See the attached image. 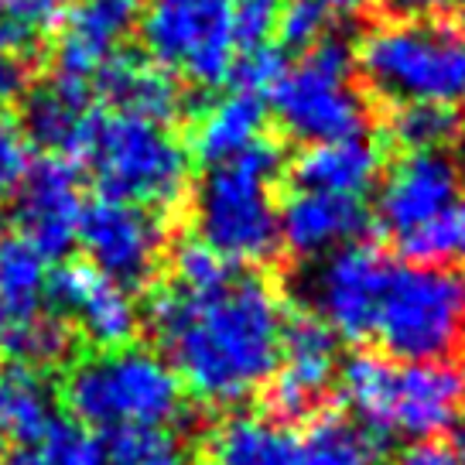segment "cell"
Here are the masks:
<instances>
[{
    "mask_svg": "<svg viewBox=\"0 0 465 465\" xmlns=\"http://www.w3.org/2000/svg\"><path fill=\"white\" fill-rule=\"evenodd\" d=\"M281 0H232V42L236 55L263 48L274 38Z\"/></svg>",
    "mask_w": 465,
    "mask_h": 465,
    "instance_id": "35",
    "label": "cell"
},
{
    "mask_svg": "<svg viewBox=\"0 0 465 465\" xmlns=\"http://www.w3.org/2000/svg\"><path fill=\"white\" fill-rule=\"evenodd\" d=\"M230 271V261L213 253L203 240H189L174 253V281H182V284H213V281L226 277Z\"/></svg>",
    "mask_w": 465,
    "mask_h": 465,
    "instance_id": "36",
    "label": "cell"
},
{
    "mask_svg": "<svg viewBox=\"0 0 465 465\" xmlns=\"http://www.w3.org/2000/svg\"><path fill=\"white\" fill-rule=\"evenodd\" d=\"M79 161L96 178L103 195L144 209H168L189 189V151L168 124L144 116L96 110Z\"/></svg>",
    "mask_w": 465,
    "mask_h": 465,
    "instance_id": "4",
    "label": "cell"
},
{
    "mask_svg": "<svg viewBox=\"0 0 465 465\" xmlns=\"http://www.w3.org/2000/svg\"><path fill=\"white\" fill-rule=\"evenodd\" d=\"M55 418L52 391L35 366H0V451L38 441Z\"/></svg>",
    "mask_w": 465,
    "mask_h": 465,
    "instance_id": "22",
    "label": "cell"
},
{
    "mask_svg": "<svg viewBox=\"0 0 465 465\" xmlns=\"http://www.w3.org/2000/svg\"><path fill=\"white\" fill-rule=\"evenodd\" d=\"M325 11H360L366 0H319Z\"/></svg>",
    "mask_w": 465,
    "mask_h": 465,
    "instance_id": "41",
    "label": "cell"
},
{
    "mask_svg": "<svg viewBox=\"0 0 465 465\" xmlns=\"http://www.w3.org/2000/svg\"><path fill=\"white\" fill-rule=\"evenodd\" d=\"M288 73V58L284 48H253L243 55L232 58V69L226 75V83L232 89H243V93H257V96H271V89L277 86V79Z\"/></svg>",
    "mask_w": 465,
    "mask_h": 465,
    "instance_id": "33",
    "label": "cell"
},
{
    "mask_svg": "<svg viewBox=\"0 0 465 465\" xmlns=\"http://www.w3.org/2000/svg\"><path fill=\"white\" fill-rule=\"evenodd\" d=\"M93 79L100 86V96L116 114H134L144 120H158V124H168L182 114L178 79L147 58L120 52Z\"/></svg>",
    "mask_w": 465,
    "mask_h": 465,
    "instance_id": "20",
    "label": "cell"
},
{
    "mask_svg": "<svg viewBox=\"0 0 465 465\" xmlns=\"http://www.w3.org/2000/svg\"><path fill=\"white\" fill-rule=\"evenodd\" d=\"M356 69L383 100L459 106L465 103V31L441 21L380 25L356 48Z\"/></svg>",
    "mask_w": 465,
    "mask_h": 465,
    "instance_id": "5",
    "label": "cell"
},
{
    "mask_svg": "<svg viewBox=\"0 0 465 465\" xmlns=\"http://www.w3.org/2000/svg\"><path fill=\"white\" fill-rule=\"evenodd\" d=\"M383 168V151L366 134L339 137L308 147L291 164V182L298 192H332L360 199Z\"/></svg>",
    "mask_w": 465,
    "mask_h": 465,
    "instance_id": "19",
    "label": "cell"
},
{
    "mask_svg": "<svg viewBox=\"0 0 465 465\" xmlns=\"http://www.w3.org/2000/svg\"><path fill=\"white\" fill-rule=\"evenodd\" d=\"M75 243L83 247L93 271L134 291L158 274L168 232L154 209L100 195L83 205Z\"/></svg>",
    "mask_w": 465,
    "mask_h": 465,
    "instance_id": "9",
    "label": "cell"
},
{
    "mask_svg": "<svg viewBox=\"0 0 465 465\" xmlns=\"http://www.w3.org/2000/svg\"><path fill=\"white\" fill-rule=\"evenodd\" d=\"M263 124H267V103L257 93H243L232 89L230 96L213 103L192 134V151L203 161L205 168L223 164V161L236 158L240 151H247L253 141L263 137Z\"/></svg>",
    "mask_w": 465,
    "mask_h": 465,
    "instance_id": "21",
    "label": "cell"
},
{
    "mask_svg": "<svg viewBox=\"0 0 465 465\" xmlns=\"http://www.w3.org/2000/svg\"><path fill=\"white\" fill-rule=\"evenodd\" d=\"M151 332L182 387L203 404L230 407L277 373L284 308L263 277L243 271L213 284L172 281L151 302Z\"/></svg>",
    "mask_w": 465,
    "mask_h": 465,
    "instance_id": "1",
    "label": "cell"
},
{
    "mask_svg": "<svg viewBox=\"0 0 465 465\" xmlns=\"http://www.w3.org/2000/svg\"><path fill=\"white\" fill-rule=\"evenodd\" d=\"M391 261L370 243H346L325 253L312 271L302 274V302L335 335L360 342L373 335L377 305Z\"/></svg>",
    "mask_w": 465,
    "mask_h": 465,
    "instance_id": "10",
    "label": "cell"
},
{
    "mask_svg": "<svg viewBox=\"0 0 465 465\" xmlns=\"http://www.w3.org/2000/svg\"><path fill=\"white\" fill-rule=\"evenodd\" d=\"M15 203V232H21L48 261L65 257L75 243L86 205L73 164L62 158L38 161Z\"/></svg>",
    "mask_w": 465,
    "mask_h": 465,
    "instance_id": "13",
    "label": "cell"
},
{
    "mask_svg": "<svg viewBox=\"0 0 465 465\" xmlns=\"http://www.w3.org/2000/svg\"><path fill=\"white\" fill-rule=\"evenodd\" d=\"M141 38L151 62L195 86L226 83L236 58L232 0H144Z\"/></svg>",
    "mask_w": 465,
    "mask_h": 465,
    "instance_id": "8",
    "label": "cell"
},
{
    "mask_svg": "<svg viewBox=\"0 0 465 465\" xmlns=\"http://www.w3.org/2000/svg\"><path fill=\"white\" fill-rule=\"evenodd\" d=\"M284 151L253 141L236 158L213 164L195 189V230L205 247L230 263H263L281 247L274 185Z\"/></svg>",
    "mask_w": 465,
    "mask_h": 465,
    "instance_id": "2",
    "label": "cell"
},
{
    "mask_svg": "<svg viewBox=\"0 0 465 465\" xmlns=\"http://www.w3.org/2000/svg\"><path fill=\"white\" fill-rule=\"evenodd\" d=\"M387 445L339 411H319L298 441V465H377Z\"/></svg>",
    "mask_w": 465,
    "mask_h": 465,
    "instance_id": "25",
    "label": "cell"
},
{
    "mask_svg": "<svg viewBox=\"0 0 465 465\" xmlns=\"http://www.w3.org/2000/svg\"><path fill=\"white\" fill-rule=\"evenodd\" d=\"M25 89V62L7 42H0V106L15 100Z\"/></svg>",
    "mask_w": 465,
    "mask_h": 465,
    "instance_id": "37",
    "label": "cell"
},
{
    "mask_svg": "<svg viewBox=\"0 0 465 465\" xmlns=\"http://www.w3.org/2000/svg\"><path fill=\"white\" fill-rule=\"evenodd\" d=\"M7 346V322H4V315H0V349Z\"/></svg>",
    "mask_w": 465,
    "mask_h": 465,
    "instance_id": "42",
    "label": "cell"
},
{
    "mask_svg": "<svg viewBox=\"0 0 465 465\" xmlns=\"http://www.w3.org/2000/svg\"><path fill=\"white\" fill-rule=\"evenodd\" d=\"M462 199V172L441 151H411L391 172L380 195V223L401 240Z\"/></svg>",
    "mask_w": 465,
    "mask_h": 465,
    "instance_id": "15",
    "label": "cell"
},
{
    "mask_svg": "<svg viewBox=\"0 0 465 465\" xmlns=\"http://www.w3.org/2000/svg\"><path fill=\"white\" fill-rule=\"evenodd\" d=\"M465 380L455 366L407 363L397 366L391 391V435L428 438L449 431L462 407Z\"/></svg>",
    "mask_w": 465,
    "mask_h": 465,
    "instance_id": "17",
    "label": "cell"
},
{
    "mask_svg": "<svg viewBox=\"0 0 465 465\" xmlns=\"http://www.w3.org/2000/svg\"><path fill=\"white\" fill-rule=\"evenodd\" d=\"M335 339L339 335L312 312H298L284 319V332H281L284 363L277 366V373L267 383L271 421H305L319 414L325 391L332 383Z\"/></svg>",
    "mask_w": 465,
    "mask_h": 465,
    "instance_id": "11",
    "label": "cell"
},
{
    "mask_svg": "<svg viewBox=\"0 0 465 465\" xmlns=\"http://www.w3.org/2000/svg\"><path fill=\"white\" fill-rule=\"evenodd\" d=\"M73 346V325L58 315L55 308H45L25 322L7 325V346L25 366H48L58 363Z\"/></svg>",
    "mask_w": 465,
    "mask_h": 465,
    "instance_id": "29",
    "label": "cell"
},
{
    "mask_svg": "<svg viewBox=\"0 0 465 465\" xmlns=\"http://www.w3.org/2000/svg\"><path fill=\"white\" fill-rule=\"evenodd\" d=\"M4 465H62V462L45 449L42 441H31V445H17V449L7 451Z\"/></svg>",
    "mask_w": 465,
    "mask_h": 465,
    "instance_id": "39",
    "label": "cell"
},
{
    "mask_svg": "<svg viewBox=\"0 0 465 465\" xmlns=\"http://www.w3.org/2000/svg\"><path fill=\"white\" fill-rule=\"evenodd\" d=\"M397 465H462L455 449L441 445V441H418L397 455Z\"/></svg>",
    "mask_w": 465,
    "mask_h": 465,
    "instance_id": "38",
    "label": "cell"
},
{
    "mask_svg": "<svg viewBox=\"0 0 465 465\" xmlns=\"http://www.w3.org/2000/svg\"><path fill=\"white\" fill-rule=\"evenodd\" d=\"M352 73L356 48L342 35H322L271 89L281 131L312 144L363 134L366 103L352 89Z\"/></svg>",
    "mask_w": 465,
    "mask_h": 465,
    "instance_id": "7",
    "label": "cell"
},
{
    "mask_svg": "<svg viewBox=\"0 0 465 465\" xmlns=\"http://www.w3.org/2000/svg\"><path fill=\"white\" fill-rule=\"evenodd\" d=\"M65 404L75 424L120 431V428H168L182 414L185 387L164 356L141 346L96 349L65 377Z\"/></svg>",
    "mask_w": 465,
    "mask_h": 465,
    "instance_id": "3",
    "label": "cell"
},
{
    "mask_svg": "<svg viewBox=\"0 0 465 465\" xmlns=\"http://www.w3.org/2000/svg\"><path fill=\"white\" fill-rule=\"evenodd\" d=\"M93 116H96V106L89 100V83L55 73L25 96L21 127L35 147L79 158V147L93 127Z\"/></svg>",
    "mask_w": 465,
    "mask_h": 465,
    "instance_id": "18",
    "label": "cell"
},
{
    "mask_svg": "<svg viewBox=\"0 0 465 465\" xmlns=\"http://www.w3.org/2000/svg\"><path fill=\"white\" fill-rule=\"evenodd\" d=\"M449 0H393L397 11H407V15H428V11H438L445 7Z\"/></svg>",
    "mask_w": 465,
    "mask_h": 465,
    "instance_id": "40",
    "label": "cell"
},
{
    "mask_svg": "<svg viewBox=\"0 0 465 465\" xmlns=\"http://www.w3.org/2000/svg\"><path fill=\"white\" fill-rule=\"evenodd\" d=\"M48 305L100 349L131 346L141 325L131 291L89 263H62L48 274Z\"/></svg>",
    "mask_w": 465,
    "mask_h": 465,
    "instance_id": "12",
    "label": "cell"
},
{
    "mask_svg": "<svg viewBox=\"0 0 465 465\" xmlns=\"http://www.w3.org/2000/svg\"><path fill=\"white\" fill-rule=\"evenodd\" d=\"M397 247L414 263H451L465 261V199H455L449 209L404 232Z\"/></svg>",
    "mask_w": 465,
    "mask_h": 465,
    "instance_id": "28",
    "label": "cell"
},
{
    "mask_svg": "<svg viewBox=\"0 0 465 465\" xmlns=\"http://www.w3.org/2000/svg\"><path fill=\"white\" fill-rule=\"evenodd\" d=\"M213 465H298V438L271 418L236 414L209 435Z\"/></svg>",
    "mask_w": 465,
    "mask_h": 465,
    "instance_id": "23",
    "label": "cell"
},
{
    "mask_svg": "<svg viewBox=\"0 0 465 465\" xmlns=\"http://www.w3.org/2000/svg\"><path fill=\"white\" fill-rule=\"evenodd\" d=\"M141 7L144 0H73L55 38L58 75L93 83V75L120 55L137 31Z\"/></svg>",
    "mask_w": 465,
    "mask_h": 465,
    "instance_id": "14",
    "label": "cell"
},
{
    "mask_svg": "<svg viewBox=\"0 0 465 465\" xmlns=\"http://www.w3.org/2000/svg\"><path fill=\"white\" fill-rule=\"evenodd\" d=\"M373 335L397 360L441 363L465 339V271L449 263H391Z\"/></svg>",
    "mask_w": 465,
    "mask_h": 465,
    "instance_id": "6",
    "label": "cell"
},
{
    "mask_svg": "<svg viewBox=\"0 0 465 465\" xmlns=\"http://www.w3.org/2000/svg\"><path fill=\"white\" fill-rule=\"evenodd\" d=\"M455 455H459V462H465V438H459V449H455Z\"/></svg>",
    "mask_w": 465,
    "mask_h": 465,
    "instance_id": "43",
    "label": "cell"
},
{
    "mask_svg": "<svg viewBox=\"0 0 465 465\" xmlns=\"http://www.w3.org/2000/svg\"><path fill=\"white\" fill-rule=\"evenodd\" d=\"M373 226L366 205L352 195L294 192L277 213L281 243L298 257H325L346 243H360Z\"/></svg>",
    "mask_w": 465,
    "mask_h": 465,
    "instance_id": "16",
    "label": "cell"
},
{
    "mask_svg": "<svg viewBox=\"0 0 465 465\" xmlns=\"http://www.w3.org/2000/svg\"><path fill=\"white\" fill-rule=\"evenodd\" d=\"M397 366L377 352H352L342 363V393L370 435L391 441V391Z\"/></svg>",
    "mask_w": 465,
    "mask_h": 465,
    "instance_id": "26",
    "label": "cell"
},
{
    "mask_svg": "<svg viewBox=\"0 0 465 465\" xmlns=\"http://www.w3.org/2000/svg\"><path fill=\"white\" fill-rule=\"evenodd\" d=\"M462 120L451 106H431V103H407L397 106L391 134L407 151H438L459 137Z\"/></svg>",
    "mask_w": 465,
    "mask_h": 465,
    "instance_id": "30",
    "label": "cell"
},
{
    "mask_svg": "<svg viewBox=\"0 0 465 465\" xmlns=\"http://www.w3.org/2000/svg\"><path fill=\"white\" fill-rule=\"evenodd\" d=\"M35 164V144L25 127L11 116H0V203H15Z\"/></svg>",
    "mask_w": 465,
    "mask_h": 465,
    "instance_id": "32",
    "label": "cell"
},
{
    "mask_svg": "<svg viewBox=\"0 0 465 465\" xmlns=\"http://www.w3.org/2000/svg\"><path fill=\"white\" fill-rule=\"evenodd\" d=\"M48 257L15 230H0V315L7 325L48 308Z\"/></svg>",
    "mask_w": 465,
    "mask_h": 465,
    "instance_id": "24",
    "label": "cell"
},
{
    "mask_svg": "<svg viewBox=\"0 0 465 465\" xmlns=\"http://www.w3.org/2000/svg\"><path fill=\"white\" fill-rule=\"evenodd\" d=\"M93 465H189V445L168 428H120L96 438Z\"/></svg>",
    "mask_w": 465,
    "mask_h": 465,
    "instance_id": "27",
    "label": "cell"
},
{
    "mask_svg": "<svg viewBox=\"0 0 465 465\" xmlns=\"http://www.w3.org/2000/svg\"><path fill=\"white\" fill-rule=\"evenodd\" d=\"M69 7L73 0H0V42L25 55L62 25Z\"/></svg>",
    "mask_w": 465,
    "mask_h": 465,
    "instance_id": "31",
    "label": "cell"
},
{
    "mask_svg": "<svg viewBox=\"0 0 465 465\" xmlns=\"http://www.w3.org/2000/svg\"><path fill=\"white\" fill-rule=\"evenodd\" d=\"M325 7L319 0H288L281 4L277 15V48H291V52H308L312 45L325 35Z\"/></svg>",
    "mask_w": 465,
    "mask_h": 465,
    "instance_id": "34",
    "label": "cell"
}]
</instances>
